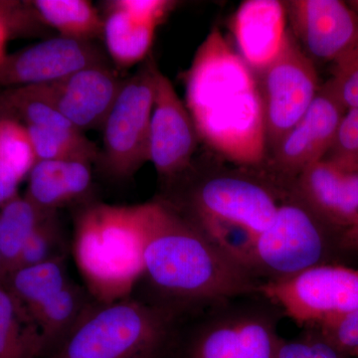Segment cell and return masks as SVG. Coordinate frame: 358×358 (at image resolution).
<instances>
[{"label":"cell","mask_w":358,"mask_h":358,"mask_svg":"<svg viewBox=\"0 0 358 358\" xmlns=\"http://www.w3.org/2000/svg\"><path fill=\"white\" fill-rule=\"evenodd\" d=\"M282 313L259 292L182 315L171 358H275Z\"/></svg>","instance_id":"8992f818"},{"label":"cell","mask_w":358,"mask_h":358,"mask_svg":"<svg viewBox=\"0 0 358 358\" xmlns=\"http://www.w3.org/2000/svg\"><path fill=\"white\" fill-rule=\"evenodd\" d=\"M341 249L343 253H357L358 252V214L352 225L341 235Z\"/></svg>","instance_id":"e575fe53"},{"label":"cell","mask_w":358,"mask_h":358,"mask_svg":"<svg viewBox=\"0 0 358 358\" xmlns=\"http://www.w3.org/2000/svg\"><path fill=\"white\" fill-rule=\"evenodd\" d=\"M64 239L56 217V212H50L33 231L18 257L13 271L64 258Z\"/></svg>","instance_id":"484cf974"},{"label":"cell","mask_w":358,"mask_h":358,"mask_svg":"<svg viewBox=\"0 0 358 358\" xmlns=\"http://www.w3.org/2000/svg\"><path fill=\"white\" fill-rule=\"evenodd\" d=\"M50 212L40 210L26 197L15 196L0 210V252L9 275L37 225Z\"/></svg>","instance_id":"cb8c5ba5"},{"label":"cell","mask_w":358,"mask_h":358,"mask_svg":"<svg viewBox=\"0 0 358 358\" xmlns=\"http://www.w3.org/2000/svg\"><path fill=\"white\" fill-rule=\"evenodd\" d=\"M256 77L265 112L268 150L273 152L315 100L320 89L317 71L289 30L281 53Z\"/></svg>","instance_id":"30bf717a"},{"label":"cell","mask_w":358,"mask_h":358,"mask_svg":"<svg viewBox=\"0 0 358 358\" xmlns=\"http://www.w3.org/2000/svg\"><path fill=\"white\" fill-rule=\"evenodd\" d=\"M258 292L301 327H317L358 308V268L341 264L315 266L262 282Z\"/></svg>","instance_id":"ba28073f"},{"label":"cell","mask_w":358,"mask_h":358,"mask_svg":"<svg viewBox=\"0 0 358 358\" xmlns=\"http://www.w3.org/2000/svg\"><path fill=\"white\" fill-rule=\"evenodd\" d=\"M0 21L9 34H33L43 31L45 27L31 1H0Z\"/></svg>","instance_id":"1f68e13d"},{"label":"cell","mask_w":358,"mask_h":358,"mask_svg":"<svg viewBox=\"0 0 358 358\" xmlns=\"http://www.w3.org/2000/svg\"><path fill=\"white\" fill-rule=\"evenodd\" d=\"M38 329L20 301L0 286V358H41Z\"/></svg>","instance_id":"603a6c76"},{"label":"cell","mask_w":358,"mask_h":358,"mask_svg":"<svg viewBox=\"0 0 358 358\" xmlns=\"http://www.w3.org/2000/svg\"><path fill=\"white\" fill-rule=\"evenodd\" d=\"M159 68L148 58L126 79L110 110L103 133V164L117 178L133 176L150 162V131Z\"/></svg>","instance_id":"9c48e42d"},{"label":"cell","mask_w":358,"mask_h":358,"mask_svg":"<svg viewBox=\"0 0 358 358\" xmlns=\"http://www.w3.org/2000/svg\"><path fill=\"white\" fill-rule=\"evenodd\" d=\"M348 6L352 7L353 10L358 14V0H353V1L348 2Z\"/></svg>","instance_id":"74e56055"},{"label":"cell","mask_w":358,"mask_h":358,"mask_svg":"<svg viewBox=\"0 0 358 358\" xmlns=\"http://www.w3.org/2000/svg\"><path fill=\"white\" fill-rule=\"evenodd\" d=\"M124 82L109 64L85 68L51 83L20 88L83 131L103 129Z\"/></svg>","instance_id":"8fae6325"},{"label":"cell","mask_w":358,"mask_h":358,"mask_svg":"<svg viewBox=\"0 0 358 358\" xmlns=\"http://www.w3.org/2000/svg\"><path fill=\"white\" fill-rule=\"evenodd\" d=\"M109 64L107 56L93 42L53 37L6 56L0 63V87L51 83L85 68Z\"/></svg>","instance_id":"9a60e30c"},{"label":"cell","mask_w":358,"mask_h":358,"mask_svg":"<svg viewBox=\"0 0 358 358\" xmlns=\"http://www.w3.org/2000/svg\"><path fill=\"white\" fill-rule=\"evenodd\" d=\"M341 233L327 225L292 189L285 192L267 229L254 246L247 270L260 282L277 281L343 253Z\"/></svg>","instance_id":"52a82bcc"},{"label":"cell","mask_w":358,"mask_h":358,"mask_svg":"<svg viewBox=\"0 0 358 358\" xmlns=\"http://www.w3.org/2000/svg\"><path fill=\"white\" fill-rule=\"evenodd\" d=\"M346 112L329 83L320 88L300 122L272 152L275 178L292 183L303 169L324 159L333 148Z\"/></svg>","instance_id":"7c38bea8"},{"label":"cell","mask_w":358,"mask_h":358,"mask_svg":"<svg viewBox=\"0 0 358 358\" xmlns=\"http://www.w3.org/2000/svg\"><path fill=\"white\" fill-rule=\"evenodd\" d=\"M180 315L131 296L93 301L64 338L42 358H171Z\"/></svg>","instance_id":"277c9868"},{"label":"cell","mask_w":358,"mask_h":358,"mask_svg":"<svg viewBox=\"0 0 358 358\" xmlns=\"http://www.w3.org/2000/svg\"><path fill=\"white\" fill-rule=\"evenodd\" d=\"M23 178L13 169L0 160V206L17 196Z\"/></svg>","instance_id":"836d02e7"},{"label":"cell","mask_w":358,"mask_h":358,"mask_svg":"<svg viewBox=\"0 0 358 358\" xmlns=\"http://www.w3.org/2000/svg\"><path fill=\"white\" fill-rule=\"evenodd\" d=\"M9 32L6 25L0 21V63L6 58V42L8 40Z\"/></svg>","instance_id":"d590c367"},{"label":"cell","mask_w":358,"mask_h":358,"mask_svg":"<svg viewBox=\"0 0 358 358\" xmlns=\"http://www.w3.org/2000/svg\"><path fill=\"white\" fill-rule=\"evenodd\" d=\"M185 105L199 138L216 154L240 166L262 164L268 145L258 79L217 28L186 73Z\"/></svg>","instance_id":"7a4b0ae2"},{"label":"cell","mask_w":358,"mask_h":358,"mask_svg":"<svg viewBox=\"0 0 358 358\" xmlns=\"http://www.w3.org/2000/svg\"><path fill=\"white\" fill-rule=\"evenodd\" d=\"M0 160L23 179L37 162L27 129L11 117L0 119Z\"/></svg>","instance_id":"4316f807"},{"label":"cell","mask_w":358,"mask_h":358,"mask_svg":"<svg viewBox=\"0 0 358 358\" xmlns=\"http://www.w3.org/2000/svg\"><path fill=\"white\" fill-rule=\"evenodd\" d=\"M25 197L40 210L56 212L86 196L91 189V164L79 160H39L30 171Z\"/></svg>","instance_id":"ac0fdd59"},{"label":"cell","mask_w":358,"mask_h":358,"mask_svg":"<svg viewBox=\"0 0 358 358\" xmlns=\"http://www.w3.org/2000/svg\"><path fill=\"white\" fill-rule=\"evenodd\" d=\"M315 327L322 338L350 358L358 357V308Z\"/></svg>","instance_id":"4dcf8cb0"},{"label":"cell","mask_w":358,"mask_h":358,"mask_svg":"<svg viewBox=\"0 0 358 358\" xmlns=\"http://www.w3.org/2000/svg\"><path fill=\"white\" fill-rule=\"evenodd\" d=\"M7 278H8V275H7L3 260H2L1 252H0V286H6Z\"/></svg>","instance_id":"8d00e7d4"},{"label":"cell","mask_w":358,"mask_h":358,"mask_svg":"<svg viewBox=\"0 0 358 358\" xmlns=\"http://www.w3.org/2000/svg\"><path fill=\"white\" fill-rule=\"evenodd\" d=\"M194 122L171 80L159 70L150 131V162L160 178L173 181L190 166L199 140Z\"/></svg>","instance_id":"4fadbf2b"},{"label":"cell","mask_w":358,"mask_h":358,"mask_svg":"<svg viewBox=\"0 0 358 358\" xmlns=\"http://www.w3.org/2000/svg\"><path fill=\"white\" fill-rule=\"evenodd\" d=\"M108 3L143 24L157 27L173 10L176 2L169 0H115Z\"/></svg>","instance_id":"d6a6232c"},{"label":"cell","mask_w":358,"mask_h":358,"mask_svg":"<svg viewBox=\"0 0 358 358\" xmlns=\"http://www.w3.org/2000/svg\"><path fill=\"white\" fill-rule=\"evenodd\" d=\"M291 32L308 56L336 62L358 44V14L339 0L284 1Z\"/></svg>","instance_id":"5bb4252c"},{"label":"cell","mask_w":358,"mask_h":358,"mask_svg":"<svg viewBox=\"0 0 358 358\" xmlns=\"http://www.w3.org/2000/svg\"><path fill=\"white\" fill-rule=\"evenodd\" d=\"M292 189L327 225L343 232L358 214V171L327 159L310 164L291 183Z\"/></svg>","instance_id":"2e32d148"},{"label":"cell","mask_w":358,"mask_h":358,"mask_svg":"<svg viewBox=\"0 0 358 358\" xmlns=\"http://www.w3.org/2000/svg\"><path fill=\"white\" fill-rule=\"evenodd\" d=\"M327 83L346 110L358 109V44L334 63L333 78Z\"/></svg>","instance_id":"f546056e"},{"label":"cell","mask_w":358,"mask_h":358,"mask_svg":"<svg viewBox=\"0 0 358 358\" xmlns=\"http://www.w3.org/2000/svg\"><path fill=\"white\" fill-rule=\"evenodd\" d=\"M93 301L86 289L70 282L62 291L30 313L41 338V358L65 338Z\"/></svg>","instance_id":"d6986e66"},{"label":"cell","mask_w":358,"mask_h":358,"mask_svg":"<svg viewBox=\"0 0 358 358\" xmlns=\"http://www.w3.org/2000/svg\"><path fill=\"white\" fill-rule=\"evenodd\" d=\"M289 185L274 176L216 171L189 183L176 202H166L247 270Z\"/></svg>","instance_id":"3957f363"},{"label":"cell","mask_w":358,"mask_h":358,"mask_svg":"<svg viewBox=\"0 0 358 358\" xmlns=\"http://www.w3.org/2000/svg\"><path fill=\"white\" fill-rule=\"evenodd\" d=\"M107 6L103 38L113 62L120 69H129L147 60L157 27L134 20L109 3Z\"/></svg>","instance_id":"ffe728a7"},{"label":"cell","mask_w":358,"mask_h":358,"mask_svg":"<svg viewBox=\"0 0 358 358\" xmlns=\"http://www.w3.org/2000/svg\"><path fill=\"white\" fill-rule=\"evenodd\" d=\"M31 3L44 24L60 36L86 42L103 37L105 21L91 1L35 0Z\"/></svg>","instance_id":"44dd1931"},{"label":"cell","mask_w":358,"mask_h":358,"mask_svg":"<svg viewBox=\"0 0 358 358\" xmlns=\"http://www.w3.org/2000/svg\"><path fill=\"white\" fill-rule=\"evenodd\" d=\"M143 275L179 315L258 292L260 282L164 200L138 204Z\"/></svg>","instance_id":"6da1fadb"},{"label":"cell","mask_w":358,"mask_h":358,"mask_svg":"<svg viewBox=\"0 0 358 358\" xmlns=\"http://www.w3.org/2000/svg\"><path fill=\"white\" fill-rule=\"evenodd\" d=\"M64 260L58 258L18 268L8 275L6 287L28 315L69 284Z\"/></svg>","instance_id":"7402d4cb"},{"label":"cell","mask_w":358,"mask_h":358,"mask_svg":"<svg viewBox=\"0 0 358 358\" xmlns=\"http://www.w3.org/2000/svg\"><path fill=\"white\" fill-rule=\"evenodd\" d=\"M324 159L345 171H358V109L348 110Z\"/></svg>","instance_id":"f1b7e54d"},{"label":"cell","mask_w":358,"mask_h":358,"mask_svg":"<svg viewBox=\"0 0 358 358\" xmlns=\"http://www.w3.org/2000/svg\"><path fill=\"white\" fill-rule=\"evenodd\" d=\"M73 256L94 301L131 296L143 275V235L138 205H90L75 221Z\"/></svg>","instance_id":"5b68a950"},{"label":"cell","mask_w":358,"mask_h":358,"mask_svg":"<svg viewBox=\"0 0 358 358\" xmlns=\"http://www.w3.org/2000/svg\"><path fill=\"white\" fill-rule=\"evenodd\" d=\"M236 51L255 74L281 53L289 29L286 6L279 0H246L231 22Z\"/></svg>","instance_id":"e0dca14e"},{"label":"cell","mask_w":358,"mask_h":358,"mask_svg":"<svg viewBox=\"0 0 358 358\" xmlns=\"http://www.w3.org/2000/svg\"><path fill=\"white\" fill-rule=\"evenodd\" d=\"M37 162L39 160H79L92 164L98 159L99 150L83 131L64 133L25 126Z\"/></svg>","instance_id":"d4e9b609"},{"label":"cell","mask_w":358,"mask_h":358,"mask_svg":"<svg viewBox=\"0 0 358 358\" xmlns=\"http://www.w3.org/2000/svg\"><path fill=\"white\" fill-rule=\"evenodd\" d=\"M275 358H350L322 338L315 327H303L296 338H282Z\"/></svg>","instance_id":"83f0119b"}]
</instances>
